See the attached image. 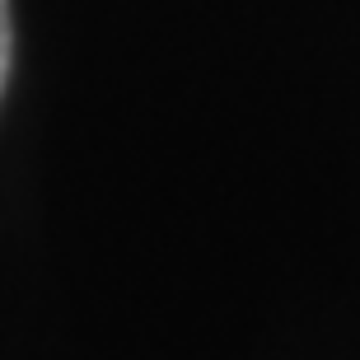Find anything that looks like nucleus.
I'll use <instances>...</instances> for the list:
<instances>
[{"instance_id":"1","label":"nucleus","mask_w":360,"mask_h":360,"mask_svg":"<svg viewBox=\"0 0 360 360\" xmlns=\"http://www.w3.org/2000/svg\"><path fill=\"white\" fill-rule=\"evenodd\" d=\"M10 66H14V14H10V0H0V98H5V84H10Z\"/></svg>"}]
</instances>
